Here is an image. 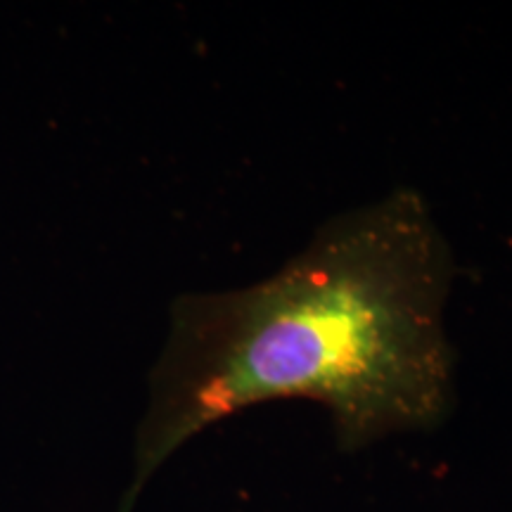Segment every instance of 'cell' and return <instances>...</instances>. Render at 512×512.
I'll return each instance as SVG.
<instances>
[{"instance_id":"6da1fadb","label":"cell","mask_w":512,"mask_h":512,"mask_svg":"<svg viewBox=\"0 0 512 512\" xmlns=\"http://www.w3.org/2000/svg\"><path fill=\"white\" fill-rule=\"evenodd\" d=\"M453 278L430 204L396 188L320 223L268 278L181 294L119 512L190 439L266 401L323 406L342 451L439 427L456 401Z\"/></svg>"}]
</instances>
